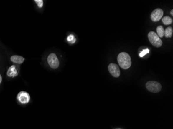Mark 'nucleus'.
Segmentation results:
<instances>
[{
  "mask_svg": "<svg viewBox=\"0 0 173 129\" xmlns=\"http://www.w3.org/2000/svg\"><path fill=\"white\" fill-rule=\"evenodd\" d=\"M118 62L121 68L128 69L130 67L132 61L130 56L126 52H121L118 56Z\"/></svg>",
  "mask_w": 173,
  "mask_h": 129,
  "instance_id": "nucleus-1",
  "label": "nucleus"
},
{
  "mask_svg": "<svg viewBox=\"0 0 173 129\" xmlns=\"http://www.w3.org/2000/svg\"><path fill=\"white\" fill-rule=\"evenodd\" d=\"M148 37L149 41L154 47L159 48L162 46V41L158 35L153 31H151L148 35Z\"/></svg>",
  "mask_w": 173,
  "mask_h": 129,
  "instance_id": "nucleus-2",
  "label": "nucleus"
},
{
  "mask_svg": "<svg viewBox=\"0 0 173 129\" xmlns=\"http://www.w3.org/2000/svg\"><path fill=\"white\" fill-rule=\"evenodd\" d=\"M146 87L148 91L154 93H159L162 89V85L160 83L154 81L148 82L146 84Z\"/></svg>",
  "mask_w": 173,
  "mask_h": 129,
  "instance_id": "nucleus-3",
  "label": "nucleus"
},
{
  "mask_svg": "<svg viewBox=\"0 0 173 129\" xmlns=\"http://www.w3.org/2000/svg\"><path fill=\"white\" fill-rule=\"evenodd\" d=\"M47 61L49 66L52 69H57L59 66V61L55 54L51 53L47 58Z\"/></svg>",
  "mask_w": 173,
  "mask_h": 129,
  "instance_id": "nucleus-4",
  "label": "nucleus"
},
{
  "mask_svg": "<svg viewBox=\"0 0 173 129\" xmlns=\"http://www.w3.org/2000/svg\"><path fill=\"white\" fill-rule=\"evenodd\" d=\"M17 99L22 104H26L29 102L30 100V95L26 91H20L18 94Z\"/></svg>",
  "mask_w": 173,
  "mask_h": 129,
  "instance_id": "nucleus-5",
  "label": "nucleus"
},
{
  "mask_svg": "<svg viewBox=\"0 0 173 129\" xmlns=\"http://www.w3.org/2000/svg\"><path fill=\"white\" fill-rule=\"evenodd\" d=\"M163 15V11L160 9H154L151 14V19L154 22H158L160 21L162 18Z\"/></svg>",
  "mask_w": 173,
  "mask_h": 129,
  "instance_id": "nucleus-6",
  "label": "nucleus"
},
{
  "mask_svg": "<svg viewBox=\"0 0 173 129\" xmlns=\"http://www.w3.org/2000/svg\"><path fill=\"white\" fill-rule=\"evenodd\" d=\"M108 70L110 73L115 78H118L120 75L119 68L115 63H111L108 66Z\"/></svg>",
  "mask_w": 173,
  "mask_h": 129,
  "instance_id": "nucleus-7",
  "label": "nucleus"
},
{
  "mask_svg": "<svg viewBox=\"0 0 173 129\" xmlns=\"http://www.w3.org/2000/svg\"><path fill=\"white\" fill-rule=\"evenodd\" d=\"M11 59L13 63L18 64H22L24 63V57L18 55H13L11 57Z\"/></svg>",
  "mask_w": 173,
  "mask_h": 129,
  "instance_id": "nucleus-8",
  "label": "nucleus"
},
{
  "mask_svg": "<svg viewBox=\"0 0 173 129\" xmlns=\"http://www.w3.org/2000/svg\"><path fill=\"white\" fill-rule=\"evenodd\" d=\"M7 74L9 77H15V76H17L18 75V73H17V70L16 69V66L13 65V66L10 67L8 69Z\"/></svg>",
  "mask_w": 173,
  "mask_h": 129,
  "instance_id": "nucleus-9",
  "label": "nucleus"
},
{
  "mask_svg": "<svg viewBox=\"0 0 173 129\" xmlns=\"http://www.w3.org/2000/svg\"><path fill=\"white\" fill-rule=\"evenodd\" d=\"M173 28L172 27H168L164 30V36L166 38H171L173 35Z\"/></svg>",
  "mask_w": 173,
  "mask_h": 129,
  "instance_id": "nucleus-10",
  "label": "nucleus"
},
{
  "mask_svg": "<svg viewBox=\"0 0 173 129\" xmlns=\"http://www.w3.org/2000/svg\"><path fill=\"white\" fill-rule=\"evenodd\" d=\"M162 21L164 24L167 26V25H169L170 24H172L173 19L171 18V17H169V16H165L162 18Z\"/></svg>",
  "mask_w": 173,
  "mask_h": 129,
  "instance_id": "nucleus-11",
  "label": "nucleus"
},
{
  "mask_svg": "<svg viewBox=\"0 0 173 129\" xmlns=\"http://www.w3.org/2000/svg\"><path fill=\"white\" fill-rule=\"evenodd\" d=\"M156 32H157V35L160 38H162L164 36V30L162 26H159L156 28Z\"/></svg>",
  "mask_w": 173,
  "mask_h": 129,
  "instance_id": "nucleus-12",
  "label": "nucleus"
},
{
  "mask_svg": "<svg viewBox=\"0 0 173 129\" xmlns=\"http://www.w3.org/2000/svg\"><path fill=\"white\" fill-rule=\"evenodd\" d=\"M149 52V49H145V50H144L143 51L141 52V53H140V54H139V56L140 57H143L144 55H145L146 54H147Z\"/></svg>",
  "mask_w": 173,
  "mask_h": 129,
  "instance_id": "nucleus-13",
  "label": "nucleus"
},
{
  "mask_svg": "<svg viewBox=\"0 0 173 129\" xmlns=\"http://www.w3.org/2000/svg\"><path fill=\"white\" fill-rule=\"evenodd\" d=\"M35 2L37 3V6L39 8H42L43 6V0H35L34 1Z\"/></svg>",
  "mask_w": 173,
  "mask_h": 129,
  "instance_id": "nucleus-14",
  "label": "nucleus"
},
{
  "mask_svg": "<svg viewBox=\"0 0 173 129\" xmlns=\"http://www.w3.org/2000/svg\"><path fill=\"white\" fill-rule=\"evenodd\" d=\"M75 40V39H74V36H73V35H71L67 37V40H68V41L72 42V40Z\"/></svg>",
  "mask_w": 173,
  "mask_h": 129,
  "instance_id": "nucleus-15",
  "label": "nucleus"
},
{
  "mask_svg": "<svg viewBox=\"0 0 173 129\" xmlns=\"http://www.w3.org/2000/svg\"><path fill=\"white\" fill-rule=\"evenodd\" d=\"M2 78L1 75L0 74V84H1V83L2 82Z\"/></svg>",
  "mask_w": 173,
  "mask_h": 129,
  "instance_id": "nucleus-16",
  "label": "nucleus"
},
{
  "mask_svg": "<svg viewBox=\"0 0 173 129\" xmlns=\"http://www.w3.org/2000/svg\"><path fill=\"white\" fill-rule=\"evenodd\" d=\"M171 15H172V16H173V9H172V10H171Z\"/></svg>",
  "mask_w": 173,
  "mask_h": 129,
  "instance_id": "nucleus-17",
  "label": "nucleus"
}]
</instances>
